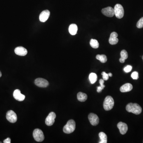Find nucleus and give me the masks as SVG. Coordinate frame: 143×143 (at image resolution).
I'll return each instance as SVG.
<instances>
[{
	"label": "nucleus",
	"mask_w": 143,
	"mask_h": 143,
	"mask_svg": "<svg viewBox=\"0 0 143 143\" xmlns=\"http://www.w3.org/2000/svg\"><path fill=\"white\" fill-rule=\"evenodd\" d=\"M91 47L94 49H97L99 47V43L97 40L91 39L90 41Z\"/></svg>",
	"instance_id": "22"
},
{
	"label": "nucleus",
	"mask_w": 143,
	"mask_h": 143,
	"mask_svg": "<svg viewBox=\"0 0 143 143\" xmlns=\"http://www.w3.org/2000/svg\"><path fill=\"white\" fill-rule=\"evenodd\" d=\"M6 118L9 122L11 123H15L17 120L16 114L12 110H10L8 111L6 115Z\"/></svg>",
	"instance_id": "6"
},
{
	"label": "nucleus",
	"mask_w": 143,
	"mask_h": 143,
	"mask_svg": "<svg viewBox=\"0 0 143 143\" xmlns=\"http://www.w3.org/2000/svg\"><path fill=\"white\" fill-rule=\"evenodd\" d=\"M3 142L4 143H11V139L10 138H7L4 140Z\"/></svg>",
	"instance_id": "29"
},
{
	"label": "nucleus",
	"mask_w": 143,
	"mask_h": 143,
	"mask_svg": "<svg viewBox=\"0 0 143 143\" xmlns=\"http://www.w3.org/2000/svg\"><path fill=\"white\" fill-rule=\"evenodd\" d=\"M2 76V73H1V72L0 71V78Z\"/></svg>",
	"instance_id": "33"
},
{
	"label": "nucleus",
	"mask_w": 143,
	"mask_h": 143,
	"mask_svg": "<svg viewBox=\"0 0 143 143\" xmlns=\"http://www.w3.org/2000/svg\"><path fill=\"white\" fill-rule=\"evenodd\" d=\"M104 83V80L103 79H100L99 80V83L100 84V86L102 87L103 88H104L105 87V85L103 84Z\"/></svg>",
	"instance_id": "28"
},
{
	"label": "nucleus",
	"mask_w": 143,
	"mask_h": 143,
	"mask_svg": "<svg viewBox=\"0 0 143 143\" xmlns=\"http://www.w3.org/2000/svg\"><path fill=\"white\" fill-rule=\"evenodd\" d=\"M87 95L85 93L80 92L77 94V99L81 102H84L87 99Z\"/></svg>",
	"instance_id": "18"
},
{
	"label": "nucleus",
	"mask_w": 143,
	"mask_h": 143,
	"mask_svg": "<svg viewBox=\"0 0 143 143\" xmlns=\"http://www.w3.org/2000/svg\"><path fill=\"white\" fill-rule=\"evenodd\" d=\"M137 27L138 28H143V17H141L137 23Z\"/></svg>",
	"instance_id": "24"
},
{
	"label": "nucleus",
	"mask_w": 143,
	"mask_h": 143,
	"mask_svg": "<svg viewBox=\"0 0 143 143\" xmlns=\"http://www.w3.org/2000/svg\"><path fill=\"white\" fill-rule=\"evenodd\" d=\"M2 143V142H0V143Z\"/></svg>",
	"instance_id": "35"
},
{
	"label": "nucleus",
	"mask_w": 143,
	"mask_h": 143,
	"mask_svg": "<svg viewBox=\"0 0 143 143\" xmlns=\"http://www.w3.org/2000/svg\"><path fill=\"white\" fill-rule=\"evenodd\" d=\"M36 85L39 87H46L49 85V82L45 79L42 78H38L35 80Z\"/></svg>",
	"instance_id": "10"
},
{
	"label": "nucleus",
	"mask_w": 143,
	"mask_h": 143,
	"mask_svg": "<svg viewBox=\"0 0 143 143\" xmlns=\"http://www.w3.org/2000/svg\"><path fill=\"white\" fill-rule=\"evenodd\" d=\"M78 26L75 24H72L69 28V31L71 35H74L77 33Z\"/></svg>",
	"instance_id": "17"
},
{
	"label": "nucleus",
	"mask_w": 143,
	"mask_h": 143,
	"mask_svg": "<svg viewBox=\"0 0 143 143\" xmlns=\"http://www.w3.org/2000/svg\"><path fill=\"white\" fill-rule=\"evenodd\" d=\"M101 74L103 76V80L104 81H106L107 80H109V76L108 74H106V73H105V72H103V73H101Z\"/></svg>",
	"instance_id": "26"
},
{
	"label": "nucleus",
	"mask_w": 143,
	"mask_h": 143,
	"mask_svg": "<svg viewBox=\"0 0 143 143\" xmlns=\"http://www.w3.org/2000/svg\"><path fill=\"white\" fill-rule=\"evenodd\" d=\"M126 110L129 113H133L135 115H138L142 111L141 107L138 104L130 103L126 106Z\"/></svg>",
	"instance_id": "1"
},
{
	"label": "nucleus",
	"mask_w": 143,
	"mask_h": 143,
	"mask_svg": "<svg viewBox=\"0 0 143 143\" xmlns=\"http://www.w3.org/2000/svg\"><path fill=\"white\" fill-rule=\"evenodd\" d=\"M133 89V86L131 83H127L122 85L120 88V92L123 93L130 92Z\"/></svg>",
	"instance_id": "16"
},
{
	"label": "nucleus",
	"mask_w": 143,
	"mask_h": 143,
	"mask_svg": "<svg viewBox=\"0 0 143 143\" xmlns=\"http://www.w3.org/2000/svg\"><path fill=\"white\" fill-rule=\"evenodd\" d=\"M88 119L91 124L93 126H97L99 123V118L97 115L93 113L89 114Z\"/></svg>",
	"instance_id": "8"
},
{
	"label": "nucleus",
	"mask_w": 143,
	"mask_h": 143,
	"mask_svg": "<svg viewBox=\"0 0 143 143\" xmlns=\"http://www.w3.org/2000/svg\"><path fill=\"white\" fill-rule=\"evenodd\" d=\"M115 14L116 17L118 19H121L124 16V11L123 7L120 4H117L115 6L114 8Z\"/></svg>",
	"instance_id": "4"
},
{
	"label": "nucleus",
	"mask_w": 143,
	"mask_h": 143,
	"mask_svg": "<svg viewBox=\"0 0 143 143\" xmlns=\"http://www.w3.org/2000/svg\"><path fill=\"white\" fill-rule=\"evenodd\" d=\"M119 61L121 63H124L125 61V60L123 59H122L121 58H120V59H119Z\"/></svg>",
	"instance_id": "31"
},
{
	"label": "nucleus",
	"mask_w": 143,
	"mask_h": 143,
	"mask_svg": "<svg viewBox=\"0 0 143 143\" xmlns=\"http://www.w3.org/2000/svg\"><path fill=\"white\" fill-rule=\"evenodd\" d=\"M56 115L54 112H50L45 119V124L49 126H52L55 122Z\"/></svg>",
	"instance_id": "7"
},
{
	"label": "nucleus",
	"mask_w": 143,
	"mask_h": 143,
	"mask_svg": "<svg viewBox=\"0 0 143 143\" xmlns=\"http://www.w3.org/2000/svg\"><path fill=\"white\" fill-rule=\"evenodd\" d=\"M142 59H143V56H142Z\"/></svg>",
	"instance_id": "34"
},
{
	"label": "nucleus",
	"mask_w": 143,
	"mask_h": 143,
	"mask_svg": "<svg viewBox=\"0 0 143 143\" xmlns=\"http://www.w3.org/2000/svg\"><path fill=\"white\" fill-rule=\"evenodd\" d=\"M132 70V66L130 65H128L124 68V70L126 73H129Z\"/></svg>",
	"instance_id": "27"
},
{
	"label": "nucleus",
	"mask_w": 143,
	"mask_h": 143,
	"mask_svg": "<svg viewBox=\"0 0 143 143\" xmlns=\"http://www.w3.org/2000/svg\"><path fill=\"white\" fill-rule=\"evenodd\" d=\"M104 88H103L102 87H101V86H99V87H97V92L98 93H100V92H101L102 90Z\"/></svg>",
	"instance_id": "30"
},
{
	"label": "nucleus",
	"mask_w": 143,
	"mask_h": 143,
	"mask_svg": "<svg viewBox=\"0 0 143 143\" xmlns=\"http://www.w3.org/2000/svg\"><path fill=\"white\" fill-rule=\"evenodd\" d=\"M118 34L116 32H112L110 35V37L109 39V43L112 45H115L118 43V39L117 38Z\"/></svg>",
	"instance_id": "14"
},
{
	"label": "nucleus",
	"mask_w": 143,
	"mask_h": 143,
	"mask_svg": "<svg viewBox=\"0 0 143 143\" xmlns=\"http://www.w3.org/2000/svg\"><path fill=\"white\" fill-rule=\"evenodd\" d=\"M99 138L101 141L99 143H106L107 141V136L105 133L103 132H101L99 133Z\"/></svg>",
	"instance_id": "19"
},
{
	"label": "nucleus",
	"mask_w": 143,
	"mask_h": 143,
	"mask_svg": "<svg viewBox=\"0 0 143 143\" xmlns=\"http://www.w3.org/2000/svg\"><path fill=\"white\" fill-rule=\"evenodd\" d=\"M76 129L75 122L73 120H70L64 127L63 130L66 134H69L73 132Z\"/></svg>",
	"instance_id": "2"
},
{
	"label": "nucleus",
	"mask_w": 143,
	"mask_h": 143,
	"mask_svg": "<svg viewBox=\"0 0 143 143\" xmlns=\"http://www.w3.org/2000/svg\"><path fill=\"white\" fill-rule=\"evenodd\" d=\"M120 56H121V58L122 59L124 60H126L128 58V54L127 52L125 50H123L121 51L120 52Z\"/></svg>",
	"instance_id": "23"
},
{
	"label": "nucleus",
	"mask_w": 143,
	"mask_h": 143,
	"mask_svg": "<svg viewBox=\"0 0 143 143\" xmlns=\"http://www.w3.org/2000/svg\"><path fill=\"white\" fill-rule=\"evenodd\" d=\"M14 51L16 54L19 56H24L28 53V51L25 48L22 47H19L16 48Z\"/></svg>",
	"instance_id": "15"
},
{
	"label": "nucleus",
	"mask_w": 143,
	"mask_h": 143,
	"mask_svg": "<svg viewBox=\"0 0 143 143\" xmlns=\"http://www.w3.org/2000/svg\"><path fill=\"white\" fill-rule=\"evenodd\" d=\"M103 14L109 17H112L115 15L114 8L111 7H109L103 8L101 10Z\"/></svg>",
	"instance_id": "9"
},
{
	"label": "nucleus",
	"mask_w": 143,
	"mask_h": 143,
	"mask_svg": "<svg viewBox=\"0 0 143 143\" xmlns=\"http://www.w3.org/2000/svg\"><path fill=\"white\" fill-rule=\"evenodd\" d=\"M89 80L92 84H94L97 80V74L94 73H91L89 76Z\"/></svg>",
	"instance_id": "20"
},
{
	"label": "nucleus",
	"mask_w": 143,
	"mask_h": 143,
	"mask_svg": "<svg viewBox=\"0 0 143 143\" xmlns=\"http://www.w3.org/2000/svg\"><path fill=\"white\" fill-rule=\"evenodd\" d=\"M96 58L102 63H105L107 61V57L105 55H97L96 57Z\"/></svg>",
	"instance_id": "21"
},
{
	"label": "nucleus",
	"mask_w": 143,
	"mask_h": 143,
	"mask_svg": "<svg viewBox=\"0 0 143 143\" xmlns=\"http://www.w3.org/2000/svg\"><path fill=\"white\" fill-rule=\"evenodd\" d=\"M13 96L15 99L22 101H23L25 99V96L21 93V92L19 90H16L13 93Z\"/></svg>",
	"instance_id": "13"
},
{
	"label": "nucleus",
	"mask_w": 143,
	"mask_h": 143,
	"mask_svg": "<svg viewBox=\"0 0 143 143\" xmlns=\"http://www.w3.org/2000/svg\"><path fill=\"white\" fill-rule=\"evenodd\" d=\"M50 15V12L49 10H43L41 12L40 16V20L41 22H45L49 19Z\"/></svg>",
	"instance_id": "11"
},
{
	"label": "nucleus",
	"mask_w": 143,
	"mask_h": 143,
	"mask_svg": "<svg viewBox=\"0 0 143 143\" xmlns=\"http://www.w3.org/2000/svg\"><path fill=\"white\" fill-rule=\"evenodd\" d=\"M108 75L109 76H110V77H112V76H113V75H112V74L111 73H109Z\"/></svg>",
	"instance_id": "32"
},
{
	"label": "nucleus",
	"mask_w": 143,
	"mask_h": 143,
	"mask_svg": "<svg viewBox=\"0 0 143 143\" xmlns=\"http://www.w3.org/2000/svg\"><path fill=\"white\" fill-rule=\"evenodd\" d=\"M33 135L35 140L38 142L43 141L45 138L43 132L40 129H35L33 131Z\"/></svg>",
	"instance_id": "5"
},
{
	"label": "nucleus",
	"mask_w": 143,
	"mask_h": 143,
	"mask_svg": "<svg viewBox=\"0 0 143 143\" xmlns=\"http://www.w3.org/2000/svg\"><path fill=\"white\" fill-rule=\"evenodd\" d=\"M131 77L134 80H138L139 78L138 73L137 72H134L131 74Z\"/></svg>",
	"instance_id": "25"
},
{
	"label": "nucleus",
	"mask_w": 143,
	"mask_h": 143,
	"mask_svg": "<svg viewBox=\"0 0 143 143\" xmlns=\"http://www.w3.org/2000/svg\"><path fill=\"white\" fill-rule=\"evenodd\" d=\"M117 127L119 129L120 134L122 135L126 134L128 130V127L127 124L122 122H119L118 124Z\"/></svg>",
	"instance_id": "12"
},
{
	"label": "nucleus",
	"mask_w": 143,
	"mask_h": 143,
	"mask_svg": "<svg viewBox=\"0 0 143 143\" xmlns=\"http://www.w3.org/2000/svg\"><path fill=\"white\" fill-rule=\"evenodd\" d=\"M114 105V101L112 97L107 96L105 98L103 102L104 109L106 111H110Z\"/></svg>",
	"instance_id": "3"
}]
</instances>
